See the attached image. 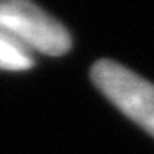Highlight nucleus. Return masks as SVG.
I'll use <instances>...</instances> for the list:
<instances>
[{"mask_svg":"<svg viewBox=\"0 0 154 154\" xmlns=\"http://www.w3.org/2000/svg\"><path fill=\"white\" fill-rule=\"evenodd\" d=\"M0 26L31 51L60 57L72 46L67 28L33 0H0Z\"/></svg>","mask_w":154,"mask_h":154,"instance_id":"nucleus-1","label":"nucleus"},{"mask_svg":"<svg viewBox=\"0 0 154 154\" xmlns=\"http://www.w3.org/2000/svg\"><path fill=\"white\" fill-rule=\"evenodd\" d=\"M91 79L122 113L154 135V84L113 60L96 62Z\"/></svg>","mask_w":154,"mask_h":154,"instance_id":"nucleus-2","label":"nucleus"},{"mask_svg":"<svg viewBox=\"0 0 154 154\" xmlns=\"http://www.w3.org/2000/svg\"><path fill=\"white\" fill-rule=\"evenodd\" d=\"M34 65L33 51L0 26V70H28Z\"/></svg>","mask_w":154,"mask_h":154,"instance_id":"nucleus-3","label":"nucleus"}]
</instances>
